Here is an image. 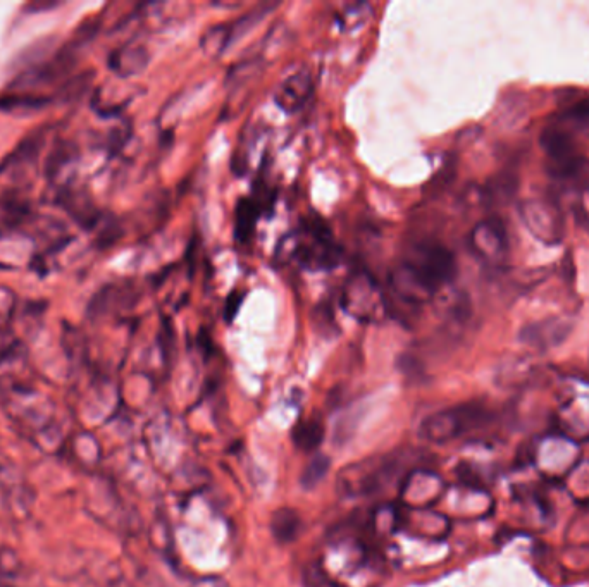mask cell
<instances>
[{
    "label": "cell",
    "mask_w": 589,
    "mask_h": 587,
    "mask_svg": "<svg viewBox=\"0 0 589 587\" xmlns=\"http://www.w3.org/2000/svg\"><path fill=\"white\" fill-rule=\"evenodd\" d=\"M455 276L457 260L447 247L440 243H421L391 269L390 295L386 297L388 312H397L407 319L450 285Z\"/></svg>",
    "instance_id": "6da1fadb"
},
{
    "label": "cell",
    "mask_w": 589,
    "mask_h": 587,
    "mask_svg": "<svg viewBox=\"0 0 589 587\" xmlns=\"http://www.w3.org/2000/svg\"><path fill=\"white\" fill-rule=\"evenodd\" d=\"M278 255L293 262L305 271H331L340 266L343 250L333 238L324 219L317 216L302 217L297 231L281 241Z\"/></svg>",
    "instance_id": "7a4b0ae2"
},
{
    "label": "cell",
    "mask_w": 589,
    "mask_h": 587,
    "mask_svg": "<svg viewBox=\"0 0 589 587\" xmlns=\"http://www.w3.org/2000/svg\"><path fill=\"white\" fill-rule=\"evenodd\" d=\"M341 309L359 322H378L388 314L386 295L378 281L366 269H357L348 276L340 293Z\"/></svg>",
    "instance_id": "3957f363"
},
{
    "label": "cell",
    "mask_w": 589,
    "mask_h": 587,
    "mask_svg": "<svg viewBox=\"0 0 589 587\" xmlns=\"http://www.w3.org/2000/svg\"><path fill=\"white\" fill-rule=\"evenodd\" d=\"M488 421L490 414L483 403H464L429 415L419 427V436L429 443H447Z\"/></svg>",
    "instance_id": "277c9868"
},
{
    "label": "cell",
    "mask_w": 589,
    "mask_h": 587,
    "mask_svg": "<svg viewBox=\"0 0 589 587\" xmlns=\"http://www.w3.org/2000/svg\"><path fill=\"white\" fill-rule=\"evenodd\" d=\"M348 474H341L340 481L348 495H369L378 491L391 474L390 460H378V462H364L354 465L347 470Z\"/></svg>",
    "instance_id": "5b68a950"
},
{
    "label": "cell",
    "mask_w": 589,
    "mask_h": 587,
    "mask_svg": "<svg viewBox=\"0 0 589 587\" xmlns=\"http://www.w3.org/2000/svg\"><path fill=\"white\" fill-rule=\"evenodd\" d=\"M274 193L267 188H255L250 197H243L238 200L235 216V238L240 243H248L255 233L257 221L266 212V207H273Z\"/></svg>",
    "instance_id": "8992f818"
},
{
    "label": "cell",
    "mask_w": 589,
    "mask_h": 587,
    "mask_svg": "<svg viewBox=\"0 0 589 587\" xmlns=\"http://www.w3.org/2000/svg\"><path fill=\"white\" fill-rule=\"evenodd\" d=\"M471 247L476 255H479L484 260H498L502 259L507 248H509V240H507V231L500 223V219H486L472 229Z\"/></svg>",
    "instance_id": "52a82bcc"
},
{
    "label": "cell",
    "mask_w": 589,
    "mask_h": 587,
    "mask_svg": "<svg viewBox=\"0 0 589 587\" xmlns=\"http://www.w3.org/2000/svg\"><path fill=\"white\" fill-rule=\"evenodd\" d=\"M314 92V83L309 71H298L295 75L288 76L278 92L274 93V102L281 111L286 114H295L307 104L310 95Z\"/></svg>",
    "instance_id": "ba28073f"
},
{
    "label": "cell",
    "mask_w": 589,
    "mask_h": 587,
    "mask_svg": "<svg viewBox=\"0 0 589 587\" xmlns=\"http://www.w3.org/2000/svg\"><path fill=\"white\" fill-rule=\"evenodd\" d=\"M572 324L564 319H548V321L534 322L531 326L521 329L522 343L527 347L548 350L557 347L571 334Z\"/></svg>",
    "instance_id": "9c48e42d"
},
{
    "label": "cell",
    "mask_w": 589,
    "mask_h": 587,
    "mask_svg": "<svg viewBox=\"0 0 589 587\" xmlns=\"http://www.w3.org/2000/svg\"><path fill=\"white\" fill-rule=\"evenodd\" d=\"M541 147L545 150V154L550 157L552 167L562 166V164H567V162L574 161L579 157L576 154V147H574L571 135H567L565 131L560 130V128H553V126H548L541 133Z\"/></svg>",
    "instance_id": "30bf717a"
},
{
    "label": "cell",
    "mask_w": 589,
    "mask_h": 587,
    "mask_svg": "<svg viewBox=\"0 0 589 587\" xmlns=\"http://www.w3.org/2000/svg\"><path fill=\"white\" fill-rule=\"evenodd\" d=\"M271 532L279 544H290L297 541L302 532V517L293 508H278L271 517Z\"/></svg>",
    "instance_id": "8fae6325"
},
{
    "label": "cell",
    "mask_w": 589,
    "mask_h": 587,
    "mask_svg": "<svg viewBox=\"0 0 589 587\" xmlns=\"http://www.w3.org/2000/svg\"><path fill=\"white\" fill-rule=\"evenodd\" d=\"M524 219H526L527 226L529 229L533 231L534 236H540V238H545L546 241H557L558 236H560V228H555L552 224H548V216H553L555 212L548 207V205L543 204V202H529V204L524 207Z\"/></svg>",
    "instance_id": "7c38bea8"
},
{
    "label": "cell",
    "mask_w": 589,
    "mask_h": 587,
    "mask_svg": "<svg viewBox=\"0 0 589 587\" xmlns=\"http://www.w3.org/2000/svg\"><path fill=\"white\" fill-rule=\"evenodd\" d=\"M149 62V54L143 47H124L118 50L111 59V66L121 76H131L140 73Z\"/></svg>",
    "instance_id": "4fadbf2b"
},
{
    "label": "cell",
    "mask_w": 589,
    "mask_h": 587,
    "mask_svg": "<svg viewBox=\"0 0 589 587\" xmlns=\"http://www.w3.org/2000/svg\"><path fill=\"white\" fill-rule=\"evenodd\" d=\"M324 439V426L316 419L300 422L293 429V443L302 452H314Z\"/></svg>",
    "instance_id": "5bb4252c"
},
{
    "label": "cell",
    "mask_w": 589,
    "mask_h": 587,
    "mask_svg": "<svg viewBox=\"0 0 589 587\" xmlns=\"http://www.w3.org/2000/svg\"><path fill=\"white\" fill-rule=\"evenodd\" d=\"M233 40H235V37H233V25L231 23L212 26V28L205 31L204 37L200 40V47L207 56L217 57L221 56L224 50L230 47Z\"/></svg>",
    "instance_id": "9a60e30c"
},
{
    "label": "cell",
    "mask_w": 589,
    "mask_h": 587,
    "mask_svg": "<svg viewBox=\"0 0 589 587\" xmlns=\"http://www.w3.org/2000/svg\"><path fill=\"white\" fill-rule=\"evenodd\" d=\"M331 467V460L323 453H317L310 458L309 464L305 465L304 472H302V486L305 489L316 488L319 482L323 481L326 474Z\"/></svg>",
    "instance_id": "2e32d148"
},
{
    "label": "cell",
    "mask_w": 589,
    "mask_h": 587,
    "mask_svg": "<svg viewBox=\"0 0 589 587\" xmlns=\"http://www.w3.org/2000/svg\"><path fill=\"white\" fill-rule=\"evenodd\" d=\"M371 14V6L369 4H352V6L345 7L343 13L338 14V23H340L341 30H354L357 26L362 25Z\"/></svg>",
    "instance_id": "e0dca14e"
},
{
    "label": "cell",
    "mask_w": 589,
    "mask_h": 587,
    "mask_svg": "<svg viewBox=\"0 0 589 587\" xmlns=\"http://www.w3.org/2000/svg\"><path fill=\"white\" fill-rule=\"evenodd\" d=\"M243 298H245V293H240V291L230 293V297L226 298V305H224V321H235L236 314L242 307Z\"/></svg>",
    "instance_id": "ac0fdd59"
},
{
    "label": "cell",
    "mask_w": 589,
    "mask_h": 587,
    "mask_svg": "<svg viewBox=\"0 0 589 587\" xmlns=\"http://www.w3.org/2000/svg\"><path fill=\"white\" fill-rule=\"evenodd\" d=\"M317 587H340V586H336V584H333V582L326 581V584H321V586H317Z\"/></svg>",
    "instance_id": "d6986e66"
}]
</instances>
